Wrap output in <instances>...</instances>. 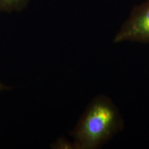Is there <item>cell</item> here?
<instances>
[{
	"label": "cell",
	"instance_id": "cell-3",
	"mask_svg": "<svg viewBox=\"0 0 149 149\" xmlns=\"http://www.w3.org/2000/svg\"><path fill=\"white\" fill-rule=\"evenodd\" d=\"M31 0H0V13H13L24 10Z\"/></svg>",
	"mask_w": 149,
	"mask_h": 149
},
{
	"label": "cell",
	"instance_id": "cell-1",
	"mask_svg": "<svg viewBox=\"0 0 149 149\" xmlns=\"http://www.w3.org/2000/svg\"><path fill=\"white\" fill-rule=\"evenodd\" d=\"M124 123L113 101L106 95L90 102L70 131L74 149H97L122 131Z\"/></svg>",
	"mask_w": 149,
	"mask_h": 149
},
{
	"label": "cell",
	"instance_id": "cell-2",
	"mask_svg": "<svg viewBox=\"0 0 149 149\" xmlns=\"http://www.w3.org/2000/svg\"><path fill=\"white\" fill-rule=\"evenodd\" d=\"M149 43V0L135 6L115 35L114 43Z\"/></svg>",
	"mask_w": 149,
	"mask_h": 149
},
{
	"label": "cell",
	"instance_id": "cell-4",
	"mask_svg": "<svg viewBox=\"0 0 149 149\" xmlns=\"http://www.w3.org/2000/svg\"><path fill=\"white\" fill-rule=\"evenodd\" d=\"M51 148L55 149H74V144L64 137H59L51 145Z\"/></svg>",
	"mask_w": 149,
	"mask_h": 149
},
{
	"label": "cell",
	"instance_id": "cell-5",
	"mask_svg": "<svg viewBox=\"0 0 149 149\" xmlns=\"http://www.w3.org/2000/svg\"><path fill=\"white\" fill-rule=\"evenodd\" d=\"M12 87L10 86L5 84L3 82H1L0 81V93L3 92V91H10L12 90Z\"/></svg>",
	"mask_w": 149,
	"mask_h": 149
}]
</instances>
